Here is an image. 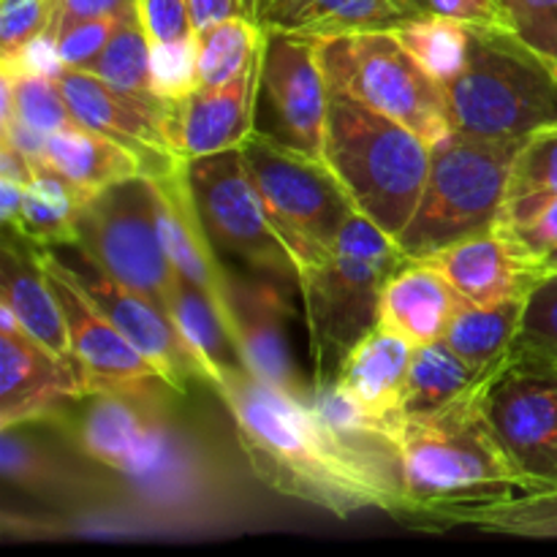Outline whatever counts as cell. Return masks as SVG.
Listing matches in <instances>:
<instances>
[{
	"mask_svg": "<svg viewBox=\"0 0 557 557\" xmlns=\"http://www.w3.org/2000/svg\"><path fill=\"white\" fill-rule=\"evenodd\" d=\"M422 261L441 272L471 305H498L506 299L528 297L544 272L542 264L522 253L520 245L506 237L498 226L446 245Z\"/></svg>",
	"mask_w": 557,
	"mask_h": 557,
	"instance_id": "ac0fdd59",
	"label": "cell"
},
{
	"mask_svg": "<svg viewBox=\"0 0 557 557\" xmlns=\"http://www.w3.org/2000/svg\"><path fill=\"white\" fill-rule=\"evenodd\" d=\"M3 476L5 482L27 490L47 487L52 479V468L22 435H16V428L3 430Z\"/></svg>",
	"mask_w": 557,
	"mask_h": 557,
	"instance_id": "ee69618b",
	"label": "cell"
},
{
	"mask_svg": "<svg viewBox=\"0 0 557 557\" xmlns=\"http://www.w3.org/2000/svg\"><path fill=\"white\" fill-rule=\"evenodd\" d=\"M190 201L212 253L239 261L248 272L275 277L299 292V267L277 234L239 147L180 163Z\"/></svg>",
	"mask_w": 557,
	"mask_h": 557,
	"instance_id": "9c48e42d",
	"label": "cell"
},
{
	"mask_svg": "<svg viewBox=\"0 0 557 557\" xmlns=\"http://www.w3.org/2000/svg\"><path fill=\"white\" fill-rule=\"evenodd\" d=\"M87 71L101 76L114 90L125 92L128 98L145 103L147 109L166 117L174 125V136H177L180 101H169V98H163L156 90V79H152V44L147 38L145 25H141L139 9L123 16L114 36L109 38L103 52L92 60Z\"/></svg>",
	"mask_w": 557,
	"mask_h": 557,
	"instance_id": "83f0119b",
	"label": "cell"
},
{
	"mask_svg": "<svg viewBox=\"0 0 557 557\" xmlns=\"http://www.w3.org/2000/svg\"><path fill=\"white\" fill-rule=\"evenodd\" d=\"M413 20L397 0H264V30L305 38H335L362 30H386Z\"/></svg>",
	"mask_w": 557,
	"mask_h": 557,
	"instance_id": "d4e9b609",
	"label": "cell"
},
{
	"mask_svg": "<svg viewBox=\"0 0 557 557\" xmlns=\"http://www.w3.org/2000/svg\"><path fill=\"white\" fill-rule=\"evenodd\" d=\"M498 368V364H495ZM495 368H479L451 351L444 341L419 346L408 370L400 417H428L457 400L476 395Z\"/></svg>",
	"mask_w": 557,
	"mask_h": 557,
	"instance_id": "f1b7e54d",
	"label": "cell"
},
{
	"mask_svg": "<svg viewBox=\"0 0 557 557\" xmlns=\"http://www.w3.org/2000/svg\"><path fill=\"white\" fill-rule=\"evenodd\" d=\"M152 79L156 90L169 101H183L199 90V52L194 41L152 47Z\"/></svg>",
	"mask_w": 557,
	"mask_h": 557,
	"instance_id": "ab89813d",
	"label": "cell"
},
{
	"mask_svg": "<svg viewBox=\"0 0 557 557\" xmlns=\"http://www.w3.org/2000/svg\"><path fill=\"white\" fill-rule=\"evenodd\" d=\"M528 297L498 305H471L462 299L446 330L444 343L479 368H495L515 348Z\"/></svg>",
	"mask_w": 557,
	"mask_h": 557,
	"instance_id": "4dcf8cb0",
	"label": "cell"
},
{
	"mask_svg": "<svg viewBox=\"0 0 557 557\" xmlns=\"http://www.w3.org/2000/svg\"><path fill=\"white\" fill-rule=\"evenodd\" d=\"M476 400L528 493L557 490V359L511 348Z\"/></svg>",
	"mask_w": 557,
	"mask_h": 557,
	"instance_id": "30bf717a",
	"label": "cell"
},
{
	"mask_svg": "<svg viewBox=\"0 0 557 557\" xmlns=\"http://www.w3.org/2000/svg\"><path fill=\"white\" fill-rule=\"evenodd\" d=\"M428 528H473V531L504 533V536L557 539V490L517 495L500 504L435 517Z\"/></svg>",
	"mask_w": 557,
	"mask_h": 557,
	"instance_id": "1f68e13d",
	"label": "cell"
},
{
	"mask_svg": "<svg viewBox=\"0 0 557 557\" xmlns=\"http://www.w3.org/2000/svg\"><path fill=\"white\" fill-rule=\"evenodd\" d=\"M194 30L201 33L228 16L243 14V0H188Z\"/></svg>",
	"mask_w": 557,
	"mask_h": 557,
	"instance_id": "bcb514c9",
	"label": "cell"
},
{
	"mask_svg": "<svg viewBox=\"0 0 557 557\" xmlns=\"http://www.w3.org/2000/svg\"><path fill=\"white\" fill-rule=\"evenodd\" d=\"M226 286L234 335L250 375L308 400L313 386L302 384L292 343V286L256 272L245 277H232V272H226Z\"/></svg>",
	"mask_w": 557,
	"mask_h": 557,
	"instance_id": "9a60e30c",
	"label": "cell"
},
{
	"mask_svg": "<svg viewBox=\"0 0 557 557\" xmlns=\"http://www.w3.org/2000/svg\"><path fill=\"white\" fill-rule=\"evenodd\" d=\"M58 82L63 87V96L76 123L98 131V134L112 136V139L123 141L125 147L139 152L150 163L152 177L172 174L183 163L174 125L166 117L128 98L125 92L114 90L112 85H107L101 76L87 69H69L65 65Z\"/></svg>",
	"mask_w": 557,
	"mask_h": 557,
	"instance_id": "e0dca14e",
	"label": "cell"
},
{
	"mask_svg": "<svg viewBox=\"0 0 557 557\" xmlns=\"http://www.w3.org/2000/svg\"><path fill=\"white\" fill-rule=\"evenodd\" d=\"M500 27L557 71V0H498Z\"/></svg>",
	"mask_w": 557,
	"mask_h": 557,
	"instance_id": "74e56055",
	"label": "cell"
},
{
	"mask_svg": "<svg viewBox=\"0 0 557 557\" xmlns=\"http://www.w3.org/2000/svg\"><path fill=\"white\" fill-rule=\"evenodd\" d=\"M44 163L63 174L85 201L125 180L152 177L150 163L139 152L79 123L47 136Z\"/></svg>",
	"mask_w": 557,
	"mask_h": 557,
	"instance_id": "cb8c5ba5",
	"label": "cell"
},
{
	"mask_svg": "<svg viewBox=\"0 0 557 557\" xmlns=\"http://www.w3.org/2000/svg\"><path fill=\"white\" fill-rule=\"evenodd\" d=\"M239 156L305 281L332 253L346 221L357 212L351 199L324 161L302 156L259 128L239 145Z\"/></svg>",
	"mask_w": 557,
	"mask_h": 557,
	"instance_id": "52a82bcc",
	"label": "cell"
},
{
	"mask_svg": "<svg viewBox=\"0 0 557 557\" xmlns=\"http://www.w3.org/2000/svg\"><path fill=\"white\" fill-rule=\"evenodd\" d=\"M239 449L256 476L281 495L346 517L362 509L406 511L400 468L364 455L335 433L302 397L245 373L218 389Z\"/></svg>",
	"mask_w": 557,
	"mask_h": 557,
	"instance_id": "6da1fadb",
	"label": "cell"
},
{
	"mask_svg": "<svg viewBox=\"0 0 557 557\" xmlns=\"http://www.w3.org/2000/svg\"><path fill=\"white\" fill-rule=\"evenodd\" d=\"M542 270H557V248L542 259Z\"/></svg>",
	"mask_w": 557,
	"mask_h": 557,
	"instance_id": "f907efd6",
	"label": "cell"
},
{
	"mask_svg": "<svg viewBox=\"0 0 557 557\" xmlns=\"http://www.w3.org/2000/svg\"><path fill=\"white\" fill-rule=\"evenodd\" d=\"M557 194V123L525 136L509 174L506 201H531Z\"/></svg>",
	"mask_w": 557,
	"mask_h": 557,
	"instance_id": "d590c367",
	"label": "cell"
},
{
	"mask_svg": "<svg viewBox=\"0 0 557 557\" xmlns=\"http://www.w3.org/2000/svg\"><path fill=\"white\" fill-rule=\"evenodd\" d=\"M397 3H400L403 9H406L408 14H411L413 20H417V16H428L430 5H433L435 0H397Z\"/></svg>",
	"mask_w": 557,
	"mask_h": 557,
	"instance_id": "c3c4849f",
	"label": "cell"
},
{
	"mask_svg": "<svg viewBox=\"0 0 557 557\" xmlns=\"http://www.w3.org/2000/svg\"><path fill=\"white\" fill-rule=\"evenodd\" d=\"M433 145L408 125L330 85L324 161L354 210L397 243L428 183Z\"/></svg>",
	"mask_w": 557,
	"mask_h": 557,
	"instance_id": "3957f363",
	"label": "cell"
},
{
	"mask_svg": "<svg viewBox=\"0 0 557 557\" xmlns=\"http://www.w3.org/2000/svg\"><path fill=\"white\" fill-rule=\"evenodd\" d=\"M444 90L451 128L479 139L522 141L557 123V71L500 25H471L462 69Z\"/></svg>",
	"mask_w": 557,
	"mask_h": 557,
	"instance_id": "277c9868",
	"label": "cell"
},
{
	"mask_svg": "<svg viewBox=\"0 0 557 557\" xmlns=\"http://www.w3.org/2000/svg\"><path fill=\"white\" fill-rule=\"evenodd\" d=\"M417 346L397 332L375 324L351 351L343 357L335 379L359 406L386 422L395 435V422L403 411L408 370Z\"/></svg>",
	"mask_w": 557,
	"mask_h": 557,
	"instance_id": "603a6c76",
	"label": "cell"
},
{
	"mask_svg": "<svg viewBox=\"0 0 557 557\" xmlns=\"http://www.w3.org/2000/svg\"><path fill=\"white\" fill-rule=\"evenodd\" d=\"M54 0H0V60H9L25 44L49 30Z\"/></svg>",
	"mask_w": 557,
	"mask_h": 557,
	"instance_id": "60d3db41",
	"label": "cell"
},
{
	"mask_svg": "<svg viewBox=\"0 0 557 557\" xmlns=\"http://www.w3.org/2000/svg\"><path fill=\"white\" fill-rule=\"evenodd\" d=\"M25 183H14V180H0V212H3L5 228L14 226L16 215H20L22 199H25Z\"/></svg>",
	"mask_w": 557,
	"mask_h": 557,
	"instance_id": "7dc6e473",
	"label": "cell"
},
{
	"mask_svg": "<svg viewBox=\"0 0 557 557\" xmlns=\"http://www.w3.org/2000/svg\"><path fill=\"white\" fill-rule=\"evenodd\" d=\"M392 30L441 85H446L462 69L468 30H471V25L466 22L446 20V16H417Z\"/></svg>",
	"mask_w": 557,
	"mask_h": 557,
	"instance_id": "e575fe53",
	"label": "cell"
},
{
	"mask_svg": "<svg viewBox=\"0 0 557 557\" xmlns=\"http://www.w3.org/2000/svg\"><path fill=\"white\" fill-rule=\"evenodd\" d=\"M259 101L272 123L264 134L302 156L324 161L330 82L315 52V38L264 30Z\"/></svg>",
	"mask_w": 557,
	"mask_h": 557,
	"instance_id": "4fadbf2b",
	"label": "cell"
},
{
	"mask_svg": "<svg viewBox=\"0 0 557 557\" xmlns=\"http://www.w3.org/2000/svg\"><path fill=\"white\" fill-rule=\"evenodd\" d=\"M259 60L261 54L228 85L199 87L180 101V161L234 150L248 139L259 107Z\"/></svg>",
	"mask_w": 557,
	"mask_h": 557,
	"instance_id": "44dd1931",
	"label": "cell"
},
{
	"mask_svg": "<svg viewBox=\"0 0 557 557\" xmlns=\"http://www.w3.org/2000/svg\"><path fill=\"white\" fill-rule=\"evenodd\" d=\"M123 16H87V20L65 22L54 38L63 65L69 69H90L92 60L103 52L109 38L120 27Z\"/></svg>",
	"mask_w": 557,
	"mask_h": 557,
	"instance_id": "b9f144b4",
	"label": "cell"
},
{
	"mask_svg": "<svg viewBox=\"0 0 557 557\" xmlns=\"http://www.w3.org/2000/svg\"><path fill=\"white\" fill-rule=\"evenodd\" d=\"M522 141L479 139L451 131L433 145L428 183L406 232L397 237L408 261L498 226L511 163Z\"/></svg>",
	"mask_w": 557,
	"mask_h": 557,
	"instance_id": "8992f818",
	"label": "cell"
},
{
	"mask_svg": "<svg viewBox=\"0 0 557 557\" xmlns=\"http://www.w3.org/2000/svg\"><path fill=\"white\" fill-rule=\"evenodd\" d=\"M315 52L332 87L408 125L430 145L455 131L444 85L413 58L392 27L321 38Z\"/></svg>",
	"mask_w": 557,
	"mask_h": 557,
	"instance_id": "ba28073f",
	"label": "cell"
},
{
	"mask_svg": "<svg viewBox=\"0 0 557 557\" xmlns=\"http://www.w3.org/2000/svg\"><path fill=\"white\" fill-rule=\"evenodd\" d=\"M261 44H264V27L245 14L228 16L196 33L199 87H223L237 79L259 58Z\"/></svg>",
	"mask_w": 557,
	"mask_h": 557,
	"instance_id": "d6a6232c",
	"label": "cell"
},
{
	"mask_svg": "<svg viewBox=\"0 0 557 557\" xmlns=\"http://www.w3.org/2000/svg\"><path fill=\"white\" fill-rule=\"evenodd\" d=\"M36 256L52 283L60 308H63L71 351H74V362L87 397L101 395V392L147 397L156 389H172L166 375L82 292L79 283L60 264L52 248H38Z\"/></svg>",
	"mask_w": 557,
	"mask_h": 557,
	"instance_id": "7c38bea8",
	"label": "cell"
},
{
	"mask_svg": "<svg viewBox=\"0 0 557 557\" xmlns=\"http://www.w3.org/2000/svg\"><path fill=\"white\" fill-rule=\"evenodd\" d=\"M79 444L90 460L123 476H152L166 460V435L141 406V395H90Z\"/></svg>",
	"mask_w": 557,
	"mask_h": 557,
	"instance_id": "d6986e66",
	"label": "cell"
},
{
	"mask_svg": "<svg viewBox=\"0 0 557 557\" xmlns=\"http://www.w3.org/2000/svg\"><path fill=\"white\" fill-rule=\"evenodd\" d=\"M0 87H3L0 123L20 120V123L30 125L33 131L47 136L76 123L63 96V87L54 76L0 69Z\"/></svg>",
	"mask_w": 557,
	"mask_h": 557,
	"instance_id": "836d02e7",
	"label": "cell"
},
{
	"mask_svg": "<svg viewBox=\"0 0 557 557\" xmlns=\"http://www.w3.org/2000/svg\"><path fill=\"white\" fill-rule=\"evenodd\" d=\"M87 201L79 190L52 166H38L22 199L14 232L20 239H27L36 248H54V245L74 243L76 221Z\"/></svg>",
	"mask_w": 557,
	"mask_h": 557,
	"instance_id": "f546056e",
	"label": "cell"
},
{
	"mask_svg": "<svg viewBox=\"0 0 557 557\" xmlns=\"http://www.w3.org/2000/svg\"><path fill=\"white\" fill-rule=\"evenodd\" d=\"M74 245L109 275L150 297L172 315L169 302L177 272L163 250L152 215L150 177L125 180L92 196L79 212Z\"/></svg>",
	"mask_w": 557,
	"mask_h": 557,
	"instance_id": "8fae6325",
	"label": "cell"
},
{
	"mask_svg": "<svg viewBox=\"0 0 557 557\" xmlns=\"http://www.w3.org/2000/svg\"><path fill=\"white\" fill-rule=\"evenodd\" d=\"M169 310H172V319L183 341L188 343V348L205 368L207 384L212 389L218 392L232 379L250 373L232 321L201 288L177 275Z\"/></svg>",
	"mask_w": 557,
	"mask_h": 557,
	"instance_id": "4316f807",
	"label": "cell"
},
{
	"mask_svg": "<svg viewBox=\"0 0 557 557\" xmlns=\"http://www.w3.org/2000/svg\"><path fill=\"white\" fill-rule=\"evenodd\" d=\"M52 250L69 275L79 283L82 292L96 302V308L166 375L174 392H185L188 381L194 379L207 384L205 368L161 305L109 275L79 245L65 243L54 245Z\"/></svg>",
	"mask_w": 557,
	"mask_h": 557,
	"instance_id": "5bb4252c",
	"label": "cell"
},
{
	"mask_svg": "<svg viewBox=\"0 0 557 557\" xmlns=\"http://www.w3.org/2000/svg\"><path fill=\"white\" fill-rule=\"evenodd\" d=\"M395 444L406 498L400 517L411 515L417 525L528 495L525 482L490 430L476 395L428 417H400L395 422Z\"/></svg>",
	"mask_w": 557,
	"mask_h": 557,
	"instance_id": "7a4b0ae2",
	"label": "cell"
},
{
	"mask_svg": "<svg viewBox=\"0 0 557 557\" xmlns=\"http://www.w3.org/2000/svg\"><path fill=\"white\" fill-rule=\"evenodd\" d=\"M400 245L375 223L354 212L332 253L305 275L302 302L308 319L315 381L332 379L343 357L379 324L381 288L406 264Z\"/></svg>",
	"mask_w": 557,
	"mask_h": 557,
	"instance_id": "5b68a950",
	"label": "cell"
},
{
	"mask_svg": "<svg viewBox=\"0 0 557 557\" xmlns=\"http://www.w3.org/2000/svg\"><path fill=\"white\" fill-rule=\"evenodd\" d=\"M261 5H264V0H243V14L250 16V20L259 22Z\"/></svg>",
	"mask_w": 557,
	"mask_h": 557,
	"instance_id": "681fc988",
	"label": "cell"
},
{
	"mask_svg": "<svg viewBox=\"0 0 557 557\" xmlns=\"http://www.w3.org/2000/svg\"><path fill=\"white\" fill-rule=\"evenodd\" d=\"M87 397L74 364L33 341L0 305V430L47 422Z\"/></svg>",
	"mask_w": 557,
	"mask_h": 557,
	"instance_id": "2e32d148",
	"label": "cell"
},
{
	"mask_svg": "<svg viewBox=\"0 0 557 557\" xmlns=\"http://www.w3.org/2000/svg\"><path fill=\"white\" fill-rule=\"evenodd\" d=\"M0 305H5L14 313L16 324L33 341H38L54 357L76 368L63 308L54 297V288L38 256L25 259V256H20V250L5 245L3 264H0Z\"/></svg>",
	"mask_w": 557,
	"mask_h": 557,
	"instance_id": "484cf974",
	"label": "cell"
},
{
	"mask_svg": "<svg viewBox=\"0 0 557 557\" xmlns=\"http://www.w3.org/2000/svg\"><path fill=\"white\" fill-rule=\"evenodd\" d=\"M150 190L152 215H156L158 234H161L163 250H166L174 272L183 281L201 288L232 321L226 270L218 264V256L212 253L210 239H207L205 228H201L199 218H196V207L190 201L183 169L177 166L172 174L150 177Z\"/></svg>",
	"mask_w": 557,
	"mask_h": 557,
	"instance_id": "ffe728a7",
	"label": "cell"
},
{
	"mask_svg": "<svg viewBox=\"0 0 557 557\" xmlns=\"http://www.w3.org/2000/svg\"><path fill=\"white\" fill-rule=\"evenodd\" d=\"M515 348L557 359V270H544L528 292Z\"/></svg>",
	"mask_w": 557,
	"mask_h": 557,
	"instance_id": "f35d334b",
	"label": "cell"
},
{
	"mask_svg": "<svg viewBox=\"0 0 557 557\" xmlns=\"http://www.w3.org/2000/svg\"><path fill=\"white\" fill-rule=\"evenodd\" d=\"M498 228L520 245L522 253L542 264L544 256L557 248V194L531 201H506Z\"/></svg>",
	"mask_w": 557,
	"mask_h": 557,
	"instance_id": "8d00e7d4",
	"label": "cell"
},
{
	"mask_svg": "<svg viewBox=\"0 0 557 557\" xmlns=\"http://www.w3.org/2000/svg\"><path fill=\"white\" fill-rule=\"evenodd\" d=\"M136 11V0H54V16L49 33H58L65 22L87 16H125Z\"/></svg>",
	"mask_w": 557,
	"mask_h": 557,
	"instance_id": "f6af8a7d",
	"label": "cell"
},
{
	"mask_svg": "<svg viewBox=\"0 0 557 557\" xmlns=\"http://www.w3.org/2000/svg\"><path fill=\"white\" fill-rule=\"evenodd\" d=\"M136 9H139L141 25H145L152 47L196 38L188 0H136Z\"/></svg>",
	"mask_w": 557,
	"mask_h": 557,
	"instance_id": "7bdbcfd3",
	"label": "cell"
},
{
	"mask_svg": "<svg viewBox=\"0 0 557 557\" xmlns=\"http://www.w3.org/2000/svg\"><path fill=\"white\" fill-rule=\"evenodd\" d=\"M460 302L462 297L441 272L424 261H406L381 288L379 324L411 346H430L444 341Z\"/></svg>",
	"mask_w": 557,
	"mask_h": 557,
	"instance_id": "7402d4cb",
	"label": "cell"
}]
</instances>
